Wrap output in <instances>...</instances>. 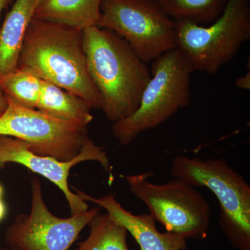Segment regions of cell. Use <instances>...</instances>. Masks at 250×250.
Segmentation results:
<instances>
[{"mask_svg":"<svg viewBox=\"0 0 250 250\" xmlns=\"http://www.w3.org/2000/svg\"><path fill=\"white\" fill-rule=\"evenodd\" d=\"M18 69L75 94L91 108L100 109V95L87 67L82 29L33 18Z\"/></svg>","mask_w":250,"mask_h":250,"instance_id":"6da1fadb","label":"cell"},{"mask_svg":"<svg viewBox=\"0 0 250 250\" xmlns=\"http://www.w3.org/2000/svg\"><path fill=\"white\" fill-rule=\"evenodd\" d=\"M88 73L98 90L100 109L113 123L137 108L151 78L147 63L114 31L94 25L83 29Z\"/></svg>","mask_w":250,"mask_h":250,"instance_id":"7a4b0ae2","label":"cell"},{"mask_svg":"<svg viewBox=\"0 0 250 250\" xmlns=\"http://www.w3.org/2000/svg\"><path fill=\"white\" fill-rule=\"evenodd\" d=\"M194 72L177 48L153 61L151 78L143 90L139 107L129 116L113 123L112 134L123 146L141 133L163 124L190 103Z\"/></svg>","mask_w":250,"mask_h":250,"instance_id":"3957f363","label":"cell"},{"mask_svg":"<svg viewBox=\"0 0 250 250\" xmlns=\"http://www.w3.org/2000/svg\"><path fill=\"white\" fill-rule=\"evenodd\" d=\"M171 174L192 187L209 189L220 205V228L234 248L250 250V187L223 159L179 155Z\"/></svg>","mask_w":250,"mask_h":250,"instance_id":"277c9868","label":"cell"},{"mask_svg":"<svg viewBox=\"0 0 250 250\" xmlns=\"http://www.w3.org/2000/svg\"><path fill=\"white\" fill-rule=\"evenodd\" d=\"M250 39V0H229L220 17L208 26L175 21L176 48L194 72L214 75Z\"/></svg>","mask_w":250,"mask_h":250,"instance_id":"5b68a950","label":"cell"},{"mask_svg":"<svg viewBox=\"0 0 250 250\" xmlns=\"http://www.w3.org/2000/svg\"><path fill=\"white\" fill-rule=\"evenodd\" d=\"M153 172L125 176L130 191L146 205L149 215L168 232L201 240L210 222L209 204L194 187L181 179L162 184L149 182Z\"/></svg>","mask_w":250,"mask_h":250,"instance_id":"8992f818","label":"cell"},{"mask_svg":"<svg viewBox=\"0 0 250 250\" xmlns=\"http://www.w3.org/2000/svg\"><path fill=\"white\" fill-rule=\"evenodd\" d=\"M96 26L121 36L146 63L176 48L175 21L160 0H104Z\"/></svg>","mask_w":250,"mask_h":250,"instance_id":"52a82bcc","label":"cell"},{"mask_svg":"<svg viewBox=\"0 0 250 250\" xmlns=\"http://www.w3.org/2000/svg\"><path fill=\"white\" fill-rule=\"evenodd\" d=\"M6 98L7 107L0 116V136L21 140L36 154L71 160L89 138L87 126L23 107Z\"/></svg>","mask_w":250,"mask_h":250,"instance_id":"ba28073f","label":"cell"},{"mask_svg":"<svg viewBox=\"0 0 250 250\" xmlns=\"http://www.w3.org/2000/svg\"><path fill=\"white\" fill-rule=\"evenodd\" d=\"M95 207L68 218L54 215L46 206L39 179L31 182V207L29 214H21L6 229L5 243L20 250H68L82 230L100 213Z\"/></svg>","mask_w":250,"mask_h":250,"instance_id":"9c48e42d","label":"cell"},{"mask_svg":"<svg viewBox=\"0 0 250 250\" xmlns=\"http://www.w3.org/2000/svg\"><path fill=\"white\" fill-rule=\"evenodd\" d=\"M98 162L106 171L111 165L106 151L88 138L80 154L71 160L60 161L49 156H42L32 152L21 140L0 136V167L8 164H17L31 172L40 174L62 190L66 198L71 214H78L88 210V205L78 195L70 190L68 178L74 166L83 161Z\"/></svg>","mask_w":250,"mask_h":250,"instance_id":"30bf717a","label":"cell"},{"mask_svg":"<svg viewBox=\"0 0 250 250\" xmlns=\"http://www.w3.org/2000/svg\"><path fill=\"white\" fill-rule=\"evenodd\" d=\"M84 201H90L104 208L117 223L126 229L139 245L140 250H187V238L172 232L161 233L156 221L149 214L134 215L122 207L113 195L95 198L75 188Z\"/></svg>","mask_w":250,"mask_h":250,"instance_id":"8fae6325","label":"cell"},{"mask_svg":"<svg viewBox=\"0 0 250 250\" xmlns=\"http://www.w3.org/2000/svg\"><path fill=\"white\" fill-rule=\"evenodd\" d=\"M39 0H16L0 29V78L18 70L28 26Z\"/></svg>","mask_w":250,"mask_h":250,"instance_id":"7c38bea8","label":"cell"},{"mask_svg":"<svg viewBox=\"0 0 250 250\" xmlns=\"http://www.w3.org/2000/svg\"><path fill=\"white\" fill-rule=\"evenodd\" d=\"M104 0H39L35 19L83 29L96 25Z\"/></svg>","mask_w":250,"mask_h":250,"instance_id":"4fadbf2b","label":"cell"},{"mask_svg":"<svg viewBox=\"0 0 250 250\" xmlns=\"http://www.w3.org/2000/svg\"><path fill=\"white\" fill-rule=\"evenodd\" d=\"M36 109L70 123L88 126L93 116L83 99L60 87L43 82Z\"/></svg>","mask_w":250,"mask_h":250,"instance_id":"5bb4252c","label":"cell"},{"mask_svg":"<svg viewBox=\"0 0 250 250\" xmlns=\"http://www.w3.org/2000/svg\"><path fill=\"white\" fill-rule=\"evenodd\" d=\"M88 225L90 233L75 250H129L126 229L108 213L95 215Z\"/></svg>","mask_w":250,"mask_h":250,"instance_id":"9a60e30c","label":"cell"},{"mask_svg":"<svg viewBox=\"0 0 250 250\" xmlns=\"http://www.w3.org/2000/svg\"><path fill=\"white\" fill-rule=\"evenodd\" d=\"M229 0H160L174 21H188L205 25L220 17Z\"/></svg>","mask_w":250,"mask_h":250,"instance_id":"2e32d148","label":"cell"},{"mask_svg":"<svg viewBox=\"0 0 250 250\" xmlns=\"http://www.w3.org/2000/svg\"><path fill=\"white\" fill-rule=\"evenodd\" d=\"M43 81L18 69L0 78V90L23 107L36 109Z\"/></svg>","mask_w":250,"mask_h":250,"instance_id":"e0dca14e","label":"cell"},{"mask_svg":"<svg viewBox=\"0 0 250 250\" xmlns=\"http://www.w3.org/2000/svg\"><path fill=\"white\" fill-rule=\"evenodd\" d=\"M235 85L240 89L249 90L250 89V70H248L246 75L238 77L235 82Z\"/></svg>","mask_w":250,"mask_h":250,"instance_id":"ac0fdd59","label":"cell"},{"mask_svg":"<svg viewBox=\"0 0 250 250\" xmlns=\"http://www.w3.org/2000/svg\"><path fill=\"white\" fill-rule=\"evenodd\" d=\"M7 100L2 92L0 90V116L4 113L7 107Z\"/></svg>","mask_w":250,"mask_h":250,"instance_id":"d6986e66","label":"cell"},{"mask_svg":"<svg viewBox=\"0 0 250 250\" xmlns=\"http://www.w3.org/2000/svg\"><path fill=\"white\" fill-rule=\"evenodd\" d=\"M6 213V205L3 202L2 199H0V221L3 220Z\"/></svg>","mask_w":250,"mask_h":250,"instance_id":"ffe728a7","label":"cell"},{"mask_svg":"<svg viewBox=\"0 0 250 250\" xmlns=\"http://www.w3.org/2000/svg\"><path fill=\"white\" fill-rule=\"evenodd\" d=\"M10 1H11V0H0V14L9 4Z\"/></svg>","mask_w":250,"mask_h":250,"instance_id":"44dd1931","label":"cell"},{"mask_svg":"<svg viewBox=\"0 0 250 250\" xmlns=\"http://www.w3.org/2000/svg\"><path fill=\"white\" fill-rule=\"evenodd\" d=\"M3 194V188L1 187V184H0V199H1V197H2Z\"/></svg>","mask_w":250,"mask_h":250,"instance_id":"7402d4cb","label":"cell"},{"mask_svg":"<svg viewBox=\"0 0 250 250\" xmlns=\"http://www.w3.org/2000/svg\"><path fill=\"white\" fill-rule=\"evenodd\" d=\"M0 250H20L15 249V248H2V249H0Z\"/></svg>","mask_w":250,"mask_h":250,"instance_id":"603a6c76","label":"cell"}]
</instances>
